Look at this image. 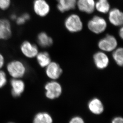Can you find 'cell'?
<instances>
[{
	"label": "cell",
	"instance_id": "6da1fadb",
	"mask_svg": "<svg viewBox=\"0 0 123 123\" xmlns=\"http://www.w3.org/2000/svg\"><path fill=\"white\" fill-rule=\"evenodd\" d=\"M7 70L13 79H20L26 73V67L23 63L19 61H13L7 66Z\"/></svg>",
	"mask_w": 123,
	"mask_h": 123
},
{
	"label": "cell",
	"instance_id": "7a4b0ae2",
	"mask_svg": "<svg viewBox=\"0 0 123 123\" xmlns=\"http://www.w3.org/2000/svg\"><path fill=\"white\" fill-rule=\"evenodd\" d=\"M45 96L48 98L54 100L60 96L62 92V86L55 81L49 82L45 86Z\"/></svg>",
	"mask_w": 123,
	"mask_h": 123
},
{
	"label": "cell",
	"instance_id": "3957f363",
	"mask_svg": "<svg viewBox=\"0 0 123 123\" xmlns=\"http://www.w3.org/2000/svg\"><path fill=\"white\" fill-rule=\"evenodd\" d=\"M65 25L67 29L71 32H77L82 28V22L79 16L75 14L68 16L65 20Z\"/></svg>",
	"mask_w": 123,
	"mask_h": 123
},
{
	"label": "cell",
	"instance_id": "277c9868",
	"mask_svg": "<svg viewBox=\"0 0 123 123\" xmlns=\"http://www.w3.org/2000/svg\"><path fill=\"white\" fill-rule=\"evenodd\" d=\"M88 26L91 31L95 34H99L106 30L107 23L103 18L96 16L88 22Z\"/></svg>",
	"mask_w": 123,
	"mask_h": 123
},
{
	"label": "cell",
	"instance_id": "5b68a950",
	"mask_svg": "<svg viewBox=\"0 0 123 123\" xmlns=\"http://www.w3.org/2000/svg\"><path fill=\"white\" fill-rule=\"evenodd\" d=\"M117 45V41L116 38L110 35H106L100 40L98 43L99 48L102 51L106 52L115 50Z\"/></svg>",
	"mask_w": 123,
	"mask_h": 123
},
{
	"label": "cell",
	"instance_id": "8992f818",
	"mask_svg": "<svg viewBox=\"0 0 123 123\" xmlns=\"http://www.w3.org/2000/svg\"><path fill=\"white\" fill-rule=\"evenodd\" d=\"M21 51L24 55L28 58H34L38 54V49L35 44L28 41H25L20 47Z\"/></svg>",
	"mask_w": 123,
	"mask_h": 123
},
{
	"label": "cell",
	"instance_id": "52a82bcc",
	"mask_svg": "<svg viewBox=\"0 0 123 123\" xmlns=\"http://www.w3.org/2000/svg\"><path fill=\"white\" fill-rule=\"evenodd\" d=\"M34 10L36 14L41 17L46 16L50 11V7L45 0H35Z\"/></svg>",
	"mask_w": 123,
	"mask_h": 123
},
{
	"label": "cell",
	"instance_id": "ba28073f",
	"mask_svg": "<svg viewBox=\"0 0 123 123\" xmlns=\"http://www.w3.org/2000/svg\"><path fill=\"white\" fill-rule=\"evenodd\" d=\"M62 72V69L59 65L54 62H51L46 67L45 73L47 76L51 79H57L60 77Z\"/></svg>",
	"mask_w": 123,
	"mask_h": 123
},
{
	"label": "cell",
	"instance_id": "9c48e42d",
	"mask_svg": "<svg viewBox=\"0 0 123 123\" xmlns=\"http://www.w3.org/2000/svg\"><path fill=\"white\" fill-rule=\"evenodd\" d=\"M94 64L99 69H103L108 66L109 59L106 54L103 52H98L93 56Z\"/></svg>",
	"mask_w": 123,
	"mask_h": 123
},
{
	"label": "cell",
	"instance_id": "30bf717a",
	"mask_svg": "<svg viewBox=\"0 0 123 123\" xmlns=\"http://www.w3.org/2000/svg\"><path fill=\"white\" fill-rule=\"evenodd\" d=\"M11 35V26L9 21L6 19L0 18V40L8 39Z\"/></svg>",
	"mask_w": 123,
	"mask_h": 123
},
{
	"label": "cell",
	"instance_id": "8fae6325",
	"mask_svg": "<svg viewBox=\"0 0 123 123\" xmlns=\"http://www.w3.org/2000/svg\"><path fill=\"white\" fill-rule=\"evenodd\" d=\"M11 85L12 95L15 97L20 96L25 91V83L20 79H13L11 80Z\"/></svg>",
	"mask_w": 123,
	"mask_h": 123
},
{
	"label": "cell",
	"instance_id": "7c38bea8",
	"mask_svg": "<svg viewBox=\"0 0 123 123\" xmlns=\"http://www.w3.org/2000/svg\"><path fill=\"white\" fill-rule=\"evenodd\" d=\"M77 4L79 10L87 14L92 13L95 7L94 0H78Z\"/></svg>",
	"mask_w": 123,
	"mask_h": 123
},
{
	"label": "cell",
	"instance_id": "4fadbf2b",
	"mask_svg": "<svg viewBox=\"0 0 123 123\" xmlns=\"http://www.w3.org/2000/svg\"><path fill=\"white\" fill-rule=\"evenodd\" d=\"M109 20L114 26H122L123 22V13L117 8H114L109 12Z\"/></svg>",
	"mask_w": 123,
	"mask_h": 123
},
{
	"label": "cell",
	"instance_id": "5bb4252c",
	"mask_svg": "<svg viewBox=\"0 0 123 123\" xmlns=\"http://www.w3.org/2000/svg\"><path fill=\"white\" fill-rule=\"evenodd\" d=\"M88 108L92 114L99 115L104 110V106L102 101L98 98H94L88 103Z\"/></svg>",
	"mask_w": 123,
	"mask_h": 123
},
{
	"label": "cell",
	"instance_id": "9a60e30c",
	"mask_svg": "<svg viewBox=\"0 0 123 123\" xmlns=\"http://www.w3.org/2000/svg\"><path fill=\"white\" fill-rule=\"evenodd\" d=\"M58 2L57 8L61 12L73 9L77 4V0H56Z\"/></svg>",
	"mask_w": 123,
	"mask_h": 123
},
{
	"label": "cell",
	"instance_id": "2e32d148",
	"mask_svg": "<svg viewBox=\"0 0 123 123\" xmlns=\"http://www.w3.org/2000/svg\"><path fill=\"white\" fill-rule=\"evenodd\" d=\"M53 120L48 113L41 112L36 114L34 117L33 123H53Z\"/></svg>",
	"mask_w": 123,
	"mask_h": 123
},
{
	"label": "cell",
	"instance_id": "e0dca14e",
	"mask_svg": "<svg viewBox=\"0 0 123 123\" xmlns=\"http://www.w3.org/2000/svg\"><path fill=\"white\" fill-rule=\"evenodd\" d=\"M37 42L43 48H47L52 45L53 43L51 37L45 32H41L37 36Z\"/></svg>",
	"mask_w": 123,
	"mask_h": 123
},
{
	"label": "cell",
	"instance_id": "ac0fdd59",
	"mask_svg": "<svg viewBox=\"0 0 123 123\" xmlns=\"http://www.w3.org/2000/svg\"><path fill=\"white\" fill-rule=\"evenodd\" d=\"M36 57L37 62L42 68H46L51 62L50 56L46 52L38 53Z\"/></svg>",
	"mask_w": 123,
	"mask_h": 123
},
{
	"label": "cell",
	"instance_id": "d6986e66",
	"mask_svg": "<svg viewBox=\"0 0 123 123\" xmlns=\"http://www.w3.org/2000/svg\"><path fill=\"white\" fill-rule=\"evenodd\" d=\"M95 7L98 12L106 13L109 11L110 6L108 0H98L95 4Z\"/></svg>",
	"mask_w": 123,
	"mask_h": 123
},
{
	"label": "cell",
	"instance_id": "ffe728a7",
	"mask_svg": "<svg viewBox=\"0 0 123 123\" xmlns=\"http://www.w3.org/2000/svg\"><path fill=\"white\" fill-rule=\"evenodd\" d=\"M113 58L116 64L120 66H122L123 64V49L122 48H118L114 51Z\"/></svg>",
	"mask_w": 123,
	"mask_h": 123
},
{
	"label": "cell",
	"instance_id": "44dd1931",
	"mask_svg": "<svg viewBox=\"0 0 123 123\" xmlns=\"http://www.w3.org/2000/svg\"><path fill=\"white\" fill-rule=\"evenodd\" d=\"M7 82L6 73L2 71H0V88L4 87Z\"/></svg>",
	"mask_w": 123,
	"mask_h": 123
},
{
	"label": "cell",
	"instance_id": "7402d4cb",
	"mask_svg": "<svg viewBox=\"0 0 123 123\" xmlns=\"http://www.w3.org/2000/svg\"><path fill=\"white\" fill-rule=\"evenodd\" d=\"M11 3V0H0V9H7L10 6Z\"/></svg>",
	"mask_w": 123,
	"mask_h": 123
},
{
	"label": "cell",
	"instance_id": "603a6c76",
	"mask_svg": "<svg viewBox=\"0 0 123 123\" xmlns=\"http://www.w3.org/2000/svg\"><path fill=\"white\" fill-rule=\"evenodd\" d=\"M69 123H85L83 119L79 116H75L73 117Z\"/></svg>",
	"mask_w": 123,
	"mask_h": 123
},
{
	"label": "cell",
	"instance_id": "cb8c5ba5",
	"mask_svg": "<svg viewBox=\"0 0 123 123\" xmlns=\"http://www.w3.org/2000/svg\"><path fill=\"white\" fill-rule=\"evenodd\" d=\"M26 20L25 18L24 17L23 15L16 19V23L18 25H23L26 22Z\"/></svg>",
	"mask_w": 123,
	"mask_h": 123
},
{
	"label": "cell",
	"instance_id": "d4e9b609",
	"mask_svg": "<svg viewBox=\"0 0 123 123\" xmlns=\"http://www.w3.org/2000/svg\"><path fill=\"white\" fill-rule=\"evenodd\" d=\"M111 123H123V119L121 117H117L113 119Z\"/></svg>",
	"mask_w": 123,
	"mask_h": 123
},
{
	"label": "cell",
	"instance_id": "484cf974",
	"mask_svg": "<svg viewBox=\"0 0 123 123\" xmlns=\"http://www.w3.org/2000/svg\"><path fill=\"white\" fill-rule=\"evenodd\" d=\"M5 63V59L3 56L0 54V69L3 66Z\"/></svg>",
	"mask_w": 123,
	"mask_h": 123
},
{
	"label": "cell",
	"instance_id": "4316f807",
	"mask_svg": "<svg viewBox=\"0 0 123 123\" xmlns=\"http://www.w3.org/2000/svg\"><path fill=\"white\" fill-rule=\"evenodd\" d=\"M119 35L120 37L121 38H123V28H121V29H120V31H119Z\"/></svg>",
	"mask_w": 123,
	"mask_h": 123
},
{
	"label": "cell",
	"instance_id": "83f0119b",
	"mask_svg": "<svg viewBox=\"0 0 123 123\" xmlns=\"http://www.w3.org/2000/svg\"><path fill=\"white\" fill-rule=\"evenodd\" d=\"M11 18L12 19H15L16 18V16L15 15H12V16H11Z\"/></svg>",
	"mask_w": 123,
	"mask_h": 123
},
{
	"label": "cell",
	"instance_id": "f1b7e54d",
	"mask_svg": "<svg viewBox=\"0 0 123 123\" xmlns=\"http://www.w3.org/2000/svg\"><path fill=\"white\" fill-rule=\"evenodd\" d=\"M12 123V122H11V123Z\"/></svg>",
	"mask_w": 123,
	"mask_h": 123
}]
</instances>
